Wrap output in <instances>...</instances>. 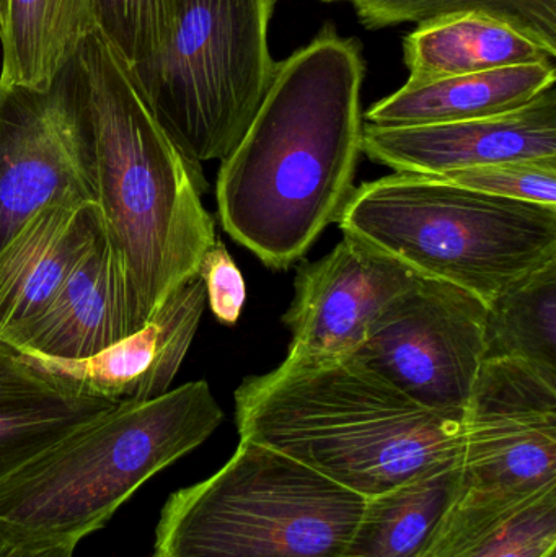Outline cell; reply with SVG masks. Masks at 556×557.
Instances as JSON below:
<instances>
[{"label": "cell", "mask_w": 556, "mask_h": 557, "mask_svg": "<svg viewBox=\"0 0 556 557\" xmlns=\"http://www.w3.org/2000/svg\"><path fill=\"white\" fill-rule=\"evenodd\" d=\"M276 2L183 0L165 48L133 67L157 123L199 169L237 147L270 90Z\"/></svg>", "instance_id": "52a82bcc"}, {"label": "cell", "mask_w": 556, "mask_h": 557, "mask_svg": "<svg viewBox=\"0 0 556 557\" xmlns=\"http://www.w3.org/2000/svg\"><path fill=\"white\" fill-rule=\"evenodd\" d=\"M423 557H556V487L512 499L459 491Z\"/></svg>", "instance_id": "d6986e66"}, {"label": "cell", "mask_w": 556, "mask_h": 557, "mask_svg": "<svg viewBox=\"0 0 556 557\" xmlns=\"http://www.w3.org/2000/svg\"><path fill=\"white\" fill-rule=\"evenodd\" d=\"M485 333V360H521L556 382V260L486 304Z\"/></svg>", "instance_id": "7402d4cb"}, {"label": "cell", "mask_w": 556, "mask_h": 557, "mask_svg": "<svg viewBox=\"0 0 556 557\" xmlns=\"http://www.w3.org/2000/svg\"><path fill=\"white\" fill-rule=\"evenodd\" d=\"M496 198L556 206V159L489 163L428 176Z\"/></svg>", "instance_id": "d4e9b609"}, {"label": "cell", "mask_w": 556, "mask_h": 557, "mask_svg": "<svg viewBox=\"0 0 556 557\" xmlns=\"http://www.w3.org/2000/svg\"><path fill=\"white\" fill-rule=\"evenodd\" d=\"M555 84V62L407 82L372 104L365 120L372 126L407 127L499 116L526 107Z\"/></svg>", "instance_id": "e0dca14e"}, {"label": "cell", "mask_w": 556, "mask_h": 557, "mask_svg": "<svg viewBox=\"0 0 556 557\" xmlns=\"http://www.w3.org/2000/svg\"><path fill=\"white\" fill-rule=\"evenodd\" d=\"M362 82L361 46L326 26L277 62L247 133L222 160V227L264 267L289 270L351 198L365 131Z\"/></svg>", "instance_id": "6da1fadb"}, {"label": "cell", "mask_w": 556, "mask_h": 557, "mask_svg": "<svg viewBox=\"0 0 556 557\" xmlns=\"http://www.w3.org/2000/svg\"><path fill=\"white\" fill-rule=\"evenodd\" d=\"M460 494L512 499L556 487V382L515 359L483 362L464 411Z\"/></svg>", "instance_id": "9c48e42d"}, {"label": "cell", "mask_w": 556, "mask_h": 557, "mask_svg": "<svg viewBox=\"0 0 556 557\" xmlns=\"http://www.w3.org/2000/svg\"><path fill=\"white\" fill-rule=\"evenodd\" d=\"M222 421L205 380L104 412L0 483V545L77 548Z\"/></svg>", "instance_id": "277c9868"}, {"label": "cell", "mask_w": 556, "mask_h": 557, "mask_svg": "<svg viewBox=\"0 0 556 557\" xmlns=\"http://www.w3.org/2000/svg\"><path fill=\"white\" fill-rule=\"evenodd\" d=\"M95 202L65 71L48 90L0 84V251L48 206Z\"/></svg>", "instance_id": "30bf717a"}, {"label": "cell", "mask_w": 556, "mask_h": 557, "mask_svg": "<svg viewBox=\"0 0 556 557\" xmlns=\"http://www.w3.org/2000/svg\"><path fill=\"white\" fill-rule=\"evenodd\" d=\"M362 152L395 173L437 176L526 159H556V87L511 113L427 126L365 123Z\"/></svg>", "instance_id": "7c38bea8"}, {"label": "cell", "mask_w": 556, "mask_h": 557, "mask_svg": "<svg viewBox=\"0 0 556 557\" xmlns=\"http://www.w3.org/2000/svg\"><path fill=\"white\" fill-rule=\"evenodd\" d=\"M338 225L418 276L456 285L485 304L556 260V206L410 173L356 188Z\"/></svg>", "instance_id": "5b68a950"}, {"label": "cell", "mask_w": 556, "mask_h": 557, "mask_svg": "<svg viewBox=\"0 0 556 557\" xmlns=\"http://www.w3.org/2000/svg\"><path fill=\"white\" fill-rule=\"evenodd\" d=\"M404 58L410 71L408 82L556 61L541 42L480 12L450 13L418 23L405 36Z\"/></svg>", "instance_id": "ac0fdd59"}, {"label": "cell", "mask_w": 556, "mask_h": 557, "mask_svg": "<svg viewBox=\"0 0 556 557\" xmlns=\"http://www.w3.org/2000/svg\"><path fill=\"white\" fill-rule=\"evenodd\" d=\"M420 276L371 245L343 234L322 260L297 270L283 317L291 359L353 356L379 314Z\"/></svg>", "instance_id": "8fae6325"}, {"label": "cell", "mask_w": 556, "mask_h": 557, "mask_svg": "<svg viewBox=\"0 0 556 557\" xmlns=\"http://www.w3.org/2000/svg\"><path fill=\"white\" fill-rule=\"evenodd\" d=\"M120 405L85 392L0 341V483Z\"/></svg>", "instance_id": "2e32d148"}, {"label": "cell", "mask_w": 556, "mask_h": 557, "mask_svg": "<svg viewBox=\"0 0 556 557\" xmlns=\"http://www.w3.org/2000/svg\"><path fill=\"white\" fill-rule=\"evenodd\" d=\"M103 234L95 202L48 206L26 222L0 251V341L18 343Z\"/></svg>", "instance_id": "5bb4252c"}, {"label": "cell", "mask_w": 556, "mask_h": 557, "mask_svg": "<svg viewBox=\"0 0 556 557\" xmlns=\"http://www.w3.org/2000/svg\"><path fill=\"white\" fill-rule=\"evenodd\" d=\"M206 285V297L212 313L221 323L232 326L240 318L247 288L244 276L221 240H215L199 268Z\"/></svg>", "instance_id": "484cf974"}, {"label": "cell", "mask_w": 556, "mask_h": 557, "mask_svg": "<svg viewBox=\"0 0 556 557\" xmlns=\"http://www.w3.org/2000/svg\"><path fill=\"white\" fill-rule=\"evenodd\" d=\"M366 497L250 441L163 506L152 557H338Z\"/></svg>", "instance_id": "8992f818"}, {"label": "cell", "mask_w": 556, "mask_h": 557, "mask_svg": "<svg viewBox=\"0 0 556 557\" xmlns=\"http://www.w3.org/2000/svg\"><path fill=\"white\" fill-rule=\"evenodd\" d=\"M139 330L123 267L103 234L13 347L29 357L81 360Z\"/></svg>", "instance_id": "9a60e30c"}, {"label": "cell", "mask_w": 556, "mask_h": 557, "mask_svg": "<svg viewBox=\"0 0 556 557\" xmlns=\"http://www.w3.org/2000/svg\"><path fill=\"white\" fill-rule=\"evenodd\" d=\"M183 0H95L97 29L134 67L156 58L175 32Z\"/></svg>", "instance_id": "cb8c5ba5"}, {"label": "cell", "mask_w": 556, "mask_h": 557, "mask_svg": "<svg viewBox=\"0 0 556 557\" xmlns=\"http://www.w3.org/2000/svg\"><path fill=\"white\" fill-rule=\"evenodd\" d=\"M462 421L418 405L355 356L286 357L235 392L242 441L273 448L366 499L459 463Z\"/></svg>", "instance_id": "3957f363"}, {"label": "cell", "mask_w": 556, "mask_h": 557, "mask_svg": "<svg viewBox=\"0 0 556 557\" xmlns=\"http://www.w3.org/2000/svg\"><path fill=\"white\" fill-rule=\"evenodd\" d=\"M7 16H9V0H0V38L5 32Z\"/></svg>", "instance_id": "83f0119b"}, {"label": "cell", "mask_w": 556, "mask_h": 557, "mask_svg": "<svg viewBox=\"0 0 556 557\" xmlns=\"http://www.w3.org/2000/svg\"><path fill=\"white\" fill-rule=\"evenodd\" d=\"M459 490L454 463L369 497L338 557H423Z\"/></svg>", "instance_id": "44dd1931"}, {"label": "cell", "mask_w": 556, "mask_h": 557, "mask_svg": "<svg viewBox=\"0 0 556 557\" xmlns=\"http://www.w3.org/2000/svg\"><path fill=\"white\" fill-rule=\"evenodd\" d=\"M75 546L49 545V546H16L0 545V557H72Z\"/></svg>", "instance_id": "4316f807"}, {"label": "cell", "mask_w": 556, "mask_h": 557, "mask_svg": "<svg viewBox=\"0 0 556 557\" xmlns=\"http://www.w3.org/2000/svg\"><path fill=\"white\" fill-rule=\"evenodd\" d=\"M486 304L421 277L369 327L353 356L434 411L464 414L486 354Z\"/></svg>", "instance_id": "ba28073f"}, {"label": "cell", "mask_w": 556, "mask_h": 557, "mask_svg": "<svg viewBox=\"0 0 556 557\" xmlns=\"http://www.w3.org/2000/svg\"><path fill=\"white\" fill-rule=\"evenodd\" d=\"M206 305V285L198 274L175 288L143 330L103 352L81 360L32 359L100 398L150 401L170 392Z\"/></svg>", "instance_id": "4fadbf2b"}, {"label": "cell", "mask_w": 556, "mask_h": 557, "mask_svg": "<svg viewBox=\"0 0 556 557\" xmlns=\"http://www.w3.org/2000/svg\"><path fill=\"white\" fill-rule=\"evenodd\" d=\"M95 29V0H9L0 84L48 90Z\"/></svg>", "instance_id": "ffe728a7"}, {"label": "cell", "mask_w": 556, "mask_h": 557, "mask_svg": "<svg viewBox=\"0 0 556 557\" xmlns=\"http://www.w3.org/2000/svg\"><path fill=\"white\" fill-rule=\"evenodd\" d=\"M325 2H336V0H325Z\"/></svg>", "instance_id": "f1b7e54d"}, {"label": "cell", "mask_w": 556, "mask_h": 557, "mask_svg": "<svg viewBox=\"0 0 556 557\" xmlns=\"http://www.w3.org/2000/svg\"><path fill=\"white\" fill-rule=\"evenodd\" d=\"M95 205L120 260L140 330L198 276L215 244L199 166L160 127L133 67L98 29L65 69Z\"/></svg>", "instance_id": "7a4b0ae2"}, {"label": "cell", "mask_w": 556, "mask_h": 557, "mask_svg": "<svg viewBox=\"0 0 556 557\" xmlns=\"http://www.w3.org/2000/svg\"><path fill=\"white\" fill-rule=\"evenodd\" d=\"M369 29L421 23L457 12L495 16L556 55V0H349Z\"/></svg>", "instance_id": "603a6c76"}]
</instances>
